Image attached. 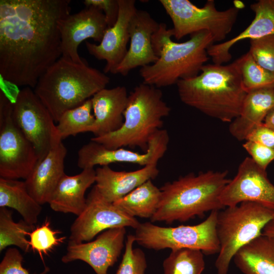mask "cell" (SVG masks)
Instances as JSON below:
<instances>
[{"instance_id": "1", "label": "cell", "mask_w": 274, "mask_h": 274, "mask_svg": "<svg viewBox=\"0 0 274 274\" xmlns=\"http://www.w3.org/2000/svg\"><path fill=\"white\" fill-rule=\"evenodd\" d=\"M70 0L0 1V75L17 86L33 89L62 56L60 21Z\"/></svg>"}, {"instance_id": "2", "label": "cell", "mask_w": 274, "mask_h": 274, "mask_svg": "<svg viewBox=\"0 0 274 274\" xmlns=\"http://www.w3.org/2000/svg\"><path fill=\"white\" fill-rule=\"evenodd\" d=\"M181 100L202 113L231 123L239 114L247 92L236 60L204 65L200 73L176 83Z\"/></svg>"}, {"instance_id": "3", "label": "cell", "mask_w": 274, "mask_h": 274, "mask_svg": "<svg viewBox=\"0 0 274 274\" xmlns=\"http://www.w3.org/2000/svg\"><path fill=\"white\" fill-rule=\"evenodd\" d=\"M228 174L227 170L189 173L165 183L160 188L161 200L151 222H186L224 209L220 197L230 181Z\"/></svg>"}, {"instance_id": "4", "label": "cell", "mask_w": 274, "mask_h": 274, "mask_svg": "<svg viewBox=\"0 0 274 274\" xmlns=\"http://www.w3.org/2000/svg\"><path fill=\"white\" fill-rule=\"evenodd\" d=\"M190 36L184 42H174L172 28L167 29L165 23H160L152 39L158 59L152 64L141 67L140 74L143 83L159 88L198 75L209 59L207 50L214 41L207 31Z\"/></svg>"}, {"instance_id": "5", "label": "cell", "mask_w": 274, "mask_h": 274, "mask_svg": "<svg viewBox=\"0 0 274 274\" xmlns=\"http://www.w3.org/2000/svg\"><path fill=\"white\" fill-rule=\"evenodd\" d=\"M110 78L85 61L61 57L40 77L33 89L55 123L67 110L76 108L105 88Z\"/></svg>"}, {"instance_id": "6", "label": "cell", "mask_w": 274, "mask_h": 274, "mask_svg": "<svg viewBox=\"0 0 274 274\" xmlns=\"http://www.w3.org/2000/svg\"><path fill=\"white\" fill-rule=\"evenodd\" d=\"M170 108L164 101L161 90L142 83L128 95L120 128L91 141L109 149L122 147H139L146 152L152 136L163 125V119L169 115Z\"/></svg>"}, {"instance_id": "7", "label": "cell", "mask_w": 274, "mask_h": 274, "mask_svg": "<svg viewBox=\"0 0 274 274\" xmlns=\"http://www.w3.org/2000/svg\"><path fill=\"white\" fill-rule=\"evenodd\" d=\"M273 217V210L251 201L218 211L216 231L220 250L215 262L217 274H228L235 253L262 235L263 228Z\"/></svg>"}, {"instance_id": "8", "label": "cell", "mask_w": 274, "mask_h": 274, "mask_svg": "<svg viewBox=\"0 0 274 274\" xmlns=\"http://www.w3.org/2000/svg\"><path fill=\"white\" fill-rule=\"evenodd\" d=\"M170 18L173 36L178 40L188 35L209 32L214 42L224 40L231 31L244 4L235 1L234 6L224 10L217 9L213 0H208L199 8L188 0H160Z\"/></svg>"}, {"instance_id": "9", "label": "cell", "mask_w": 274, "mask_h": 274, "mask_svg": "<svg viewBox=\"0 0 274 274\" xmlns=\"http://www.w3.org/2000/svg\"><path fill=\"white\" fill-rule=\"evenodd\" d=\"M219 211L211 212L203 221L195 225L162 227L151 222L140 223L135 229V242L156 251L189 248L200 250L206 255L218 253L220 244L216 225Z\"/></svg>"}, {"instance_id": "10", "label": "cell", "mask_w": 274, "mask_h": 274, "mask_svg": "<svg viewBox=\"0 0 274 274\" xmlns=\"http://www.w3.org/2000/svg\"><path fill=\"white\" fill-rule=\"evenodd\" d=\"M13 102L0 90V178L26 179L39 158L32 144L15 123Z\"/></svg>"}, {"instance_id": "11", "label": "cell", "mask_w": 274, "mask_h": 274, "mask_svg": "<svg viewBox=\"0 0 274 274\" xmlns=\"http://www.w3.org/2000/svg\"><path fill=\"white\" fill-rule=\"evenodd\" d=\"M12 117L33 146L39 161L62 142L52 115L31 88L25 87L17 93Z\"/></svg>"}, {"instance_id": "12", "label": "cell", "mask_w": 274, "mask_h": 274, "mask_svg": "<svg viewBox=\"0 0 274 274\" xmlns=\"http://www.w3.org/2000/svg\"><path fill=\"white\" fill-rule=\"evenodd\" d=\"M140 224L135 217L107 201L94 186L86 198L84 210L71 226L68 243L89 242L109 229L130 227L135 229Z\"/></svg>"}, {"instance_id": "13", "label": "cell", "mask_w": 274, "mask_h": 274, "mask_svg": "<svg viewBox=\"0 0 274 274\" xmlns=\"http://www.w3.org/2000/svg\"><path fill=\"white\" fill-rule=\"evenodd\" d=\"M169 137L166 129L157 131L150 139L148 149L144 153L123 148L109 149L91 141L78 151L77 165L84 169L95 165L109 166L111 163L126 162L145 166L158 162L167 150Z\"/></svg>"}, {"instance_id": "14", "label": "cell", "mask_w": 274, "mask_h": 274, "mask_svg": "<svg viewBox=\"0 0 274 274\" xmlns=\"http://www.w3.org/2000/svg\"><path fill=\"white\" fill-rule=\"evenodd\" d=\"M220 199L225 207L251 201L274 210V185L268 179L266 170L248 157L239 164L236 175L225 186Z\"/></svg>"}, {"instance_id": "15", "label": "cell", "mask_w": 274, "mask_h": 274, "mask_svg": "<svg viewBox=\"0 0 274 274\" xmlns=\"http://www.w3.org/2000/svg\"><path fill=\"white\" fill-rule=\"evenodd\" d=\"M108 28L104 13L96 7L90 6L70 14L59 24L61 57L77 63L85 62L78 52L80 44L88 39L100 43Z\"/></svg>"}, {"instance_id": "16", "label": "cell", "mask_w": 274, "mask_h": 274, "mask_svg": "<svg viewBox=\"0 0 274 274\" xmlns=\"http://www.w3.org/2000/svg\"><path fill=\"white\" fill-rule=\"evenodd\" d=\"M126 227L107 229L91 242L68 243L61 261L68 263L76 260L89 264L96 274H107L117 261L124 247Z\"/></svg>"}, {"instance_id": "17", "label": "cell", "mask_w": 274, "mask_h": 274, "mask_svg": "<svg viewBox=\"0 0 274 274\" xmlns=\"http://www.w3.org/2000/svg\"><path fill=\"white\" fill-rule=\"evenodd\" d=\"M119 12L115 24L108 28L99 44L86 42L89 54L106 62L104 72L116 74V70L126 56L129 41L128 27L136 10L134 0H118Z\"/></svg>"}, {"instance_id": "18", "label": "cell", "mask_w": 274, "mask_h": 274, "mask_svg": "<svg viewBox=\"0 0 274 274\" xmlns=\"http://www.w3.org/2000/svg\"><path fill=\"white\" fill-rule=\"evenodd\" d=\"M159 24L148 12L136 9L129 24V47L116 74L125 76L136 67L150 65L157 60L152 39Z\"/></svg>"}, {"instance_id": "19", "label": "cell", "mask_w": 274, "mask_h": 274, "mask_svg": "<svg viewBox=\"0 0 274 274\" xmlns=\"http://www.w3.org/2000/svg\"><path fill=\"white\" fill-rule=\"evenodd\" d=\"M67 149L60 143L51 150L25 180L27 190L41 205L49 203L59 182L65 174Z\"/></svg>"}, {"instance_id": "20", "label": "cell", "mask_w": 274, "mask_h": 274, "mask_svg": "<svg viewBox=\"0 0 274 274\" xmlns=\"http://www.w3.org/2000/svg\"><path fill=\"white\" fill-rule=\"evenodd\" d=\"M158 162L149 164L131 172L115 171L109 166L95 169V185L101 196L108 202L114 203L159 174Z\"/></svg>"}, {"instance_id": "21", "label": "cell", "mask_w": 274, "mask_h": 274, "mask_svg": "<svg viewBox=\"0 0 274 274\" xmlns=\"http://www.w3.org/2000/svg\"><path fill=\"white\" fill-rule=\"evenodd\" d=\"M255 17L250 24L236 37L223 43L212 44L207 50L214 64H222L231 59L230 50L237 42L255 40L274 34V0H259L251 4Z\"/></svg>"}, {"instance_id": "22", "label": "cell", "mask_w": 274, "mask_h": 274, "mask_svg": "<svg viewBox=\"0 0 274 274\" xmlns=\"http://www.w3.org/2000/svg\"><path fill=\"white\" fill-rule=\"evenodd\" d=\"M90 99L95 118L91 132L95 136L104 135L120 128L128 99L125 87L104 88Z\"/></svg>"}, {"instance_id": "23", "label": "cell", "mask_w": 274, "mask_h": 274, "mask_svg": "<svg viewBox=\"0 0 274 274\" xmlns=\"http://www.w3.org/2000/svg\"><path fill=\"white\" fill-rule=\"evenodd\" d=\"M95 182V169L85 168L75 176H63L49 202L55 212L79 216L86 204V191Z\"/></svg>"}, {"instance_id": "24", "label": "cell", "mask_w": 274, "mask_h": 274, "mask_svg": "<svg viewBox=\"0 0 274 274\" xmlns=\"http://www.w3.org/2000/svg\"><path fill=\"white\" fill-rule=\"evenodd\" d=\"M273 108L274 88H261L247 92L239 115L229 125L230 134L239 141H246L249 134L264 122Z\"/></svg>"}, {"instance_id": "25", "label": "cell", "mask_w": 274, "mask_h": 274, "mask_svg": "<svg viewBox=\"0 0 274 274\" xmlns=\"http://www.w3.org/2000/svg\"><path fill=\"white\" fill-rule=\"evenodd\" d=\"M232 260L243 274H274V237L262 234L238 250Z\"/></svg>"}, {"instance_id": "26", "label": "cell", "mask_w": 274, "mask_h": 274, "mask_svg": "<svg viewBox=\"0 0 274 274\" xmlns=\"http://www.w3.org/2000/svg\"><path fill=\"white\" fill-rule=\"evenodd\" d=\"M30 194L25 181L0 178V208L17 211L27 223L34 225L42 207Z\"/></svg>"}, {"instance_id": "27", "label": "cell", "mask_w": 274, "mask_h": 274, "mask_svg": "<svg viewBox=\"0 0 274 274\" xmlns=\"http://www.w3.org/2000/svg\"><path fill=\"white\" fill-rule=\"evenodd\" d=\"M161 196V191L148 180L113 204L128 215L151 219L156 213Z\"/></svg>"}, {"instance_id": "28", "label": "cell", "mask_w": 274, "mask_h": 274, "mask_svg": "<svg viewBox=\"0 0 274 274\" xmlns=\"http://www.w3.org/2000/svg\"><path fill=\"white\" fill-rule=\"evenodd\" d=\"M13 212L7 208H0V252L10 246H15L24 252L30 246L26 236L35 228L23 219L14 221Z\"/></svg>"}, {"instance_id": "29", "label": "cell", "mask_w": 274, "mask_h": 274, "mask_svg": "<svg viewBox=\"0 0 274 274\" xmlns=\"http://www.w3.org/2000/svg\"><path fill=\"white\" fill-rule=\"evenodd\" d=\"M91 99L80 106L67 110L60 117L56 128L61 140L79 133L91 132L95 122Z\"/></svg>"}, {"instance_id": "30", "label": "cell", "mask_w": 274, "mask_h": 274, "mask_svg": "<svg viewBox=\"0 0 274 274\" xmlns=\"http://www.w3.org/2000/svg\"><path fill=\"white\" fill-rule=\"evenodd\" d=\"M163 268V274H201L205 268L204 254L189 248L172 250Z\"/></svg>"}, {"instance_id": "31", "label": "cell", "mask_w": 274, "mask_h": 274, "mask_svg": "<svg viewBox=\"0 0 274 274\" xmlns=\"http://www.w3.org/2000/svg\"><path fill=\"white\" fill-rule=\"evenodd\" d=\"M236 60L247 92L261 88H274V76L260 66L249 52Z\"/></svg>"}, {"instance_id": "32", "label": "cell", "mask_w": 274, "mask_h": 274, "mask_svg": "<svg viewBox=\"0 0 274 274\" xmlns=\"http://www.w3.org/2000/svg\"><path fill=\"white\" fill-rule=\"evenodd\" d=\"M135 242L134 235L127 236L124 253L115 274H145L147 266L146 256L141 249L133 248Z\"/></svg>"}, {"instance_id": "33", "label": "cell", "mask_w": 274, "mask_h": 274, "mask_svg": "<svg viewBox=\"0 0 274 274\" xmlns=\"http://www.w3.org/2000/svg\"><path fill=\"white\" fill-rule=\"evenodd\" d=\"M50 223L46 221L41 226L35 228L29 234L30 248L40 254H47L54 247L62 243L65 237H57L58 231H55L49 226Z\"/></svg>"}, {"instance_id": "34", "label": "cell", "mask_w": 274, "mask_h": 274, "mask_svg": "<svg viewBox=\"0 0 274 274\" xmlns=\"http://www.w3.org/2000/svg\"><path fill=\"white\" fill-rule=\"evenodd\" d=\"M248 51L254 60L274 76V34L250 40Z\"/></svg>"}, {"instance_id": "35", "label": "cell", "mask_w": 274, "mask_h": 274, "mask_svg": "<svg viewBox=\"0 0 274 274\" xmlns=\"http://www.w3.org/2000/svg\"><path fill=\"white\" fill-rule=\"evenodd\" d=\"M23 259L22 254L16 248H9L0 263V274H30L22 266Z\"/></svg>"}, {"instance_id": "36", "label": "cell", "mask_w": 274, "mask_h": 274, "mask_svg": "<svg viewBox=\"0 0 274 274\" xmlns=\"http://www.w3.org/2000/svg\"><path fill=\"white\" fill-rule=\"evenodd\" d=\"M243 146L255 163L264 170L274 160V149L248 140L246 141Z\"/></svg>"}, {"instance_id": "37", "label": "cell", "mask_w": 274, "mask_h": 274, "mask_svg": "<svg viewBox=\"0 0 274 274\" xmlns=\"http://www.w3.org/2000/svg\"><path fill=\"white\" fill-rule=\"evenodd\" d=\"M83 3L86 7L93 6L100 9L106 17L108 28L116 22L119 12L118 0H85Z\"/></svg>"}, {"instance_id": "38", "label": "cell", "mask_w": 274, "mask_h": 274, "mask_svg": "<svg viewBox=\"0 0 274 274\" xmlns=\"http://www.w3.org/2000/svg\"><path fill=\"white\" fill-rule=\"evenodd\" d=\"M246 140L274 149V130L263 123L249 134Z\"/></svg>"}, {"instance_id": "39", "label": "cell", "mask_w": 274, "mask_h": 274, "mask_svg": "<svg viewBox=\"0 0 274 274\" xmlns=\"http://www.w3.org/2000/svg\"><path fill=\"white\" fill-rule=\"evenodd\" d=\"M262 234L274 237V217L263 228Z\"/></svg>"}, {"instance_id": "40", "label": "cell", "mask_w": 274, "mask_h": 274, "mask_svg": "<svg viewBox=\"0 0 274 274\" xmlns=\"http://www.w3.org/2000/svg\"><path fill=\"white\" fill-rule=\"evenodd\" d=\"M263 123L274 130V108L267 115Z\"/></svg>"}]
</instances>
